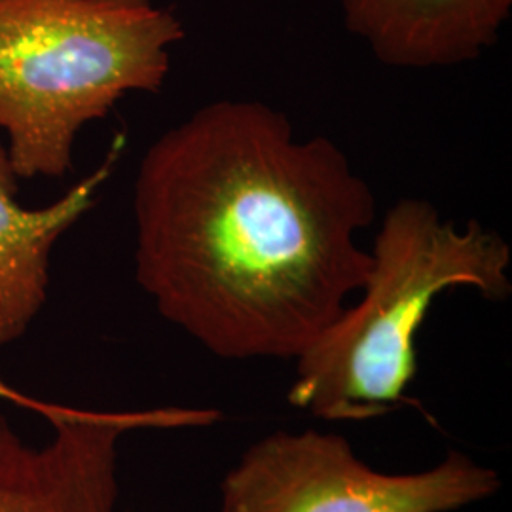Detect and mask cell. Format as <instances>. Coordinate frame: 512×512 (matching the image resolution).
I'll list each match as a JSON object with an SVG mask.
<instances>
[{
	"mask_svg": "<svg viewBox=\"0 0 512 512\" xmlns=\"http://www.w3.org/2000/svg\"><path fill=\"white\" fill-rule=\"evenodd\" d=\"M135 275L160 315L220 359H293L363 287L370 184L325 135L262 101L219 99L148 147Z\"/></svg>",
	"mask_w": 512,
	"mask_h": 512,
	"instance_id": "cell-1",
	"label": "cell"
},
{
	"mask_svg": "<svg viewBox=\"0 0 512 512\" xmlns=\"http://www.w3.org/2000/svg\"><path fill=\"white\" fill-rule=\"evenodd\" d=\"M370 251L359 300L296 359L289 403L330 421L378 418L418 376V334L440 294L512 291L511 245L478 220L459 226L427 200L393 203Z\"/></svg>",
	"mask_w": 512,
	"mask_h": 512,
	"instance_id": "cell-2",
	"label": "cell"
},
{
	"mask_svg": "<svg viewBox=\"0 0 512 512\" xmlns=\"http://www.w3.org/2000/svg\"><path fill=\"white\" fill-rule=\"evenodd\" d=\"M183 38L154 0H0V129L18 179L63 177L80 129L160 92Z\"/></svg>",
	"mask_w": 512,
	"mask_h": 512,
	"instance_id": "cell-3",
	"label": "cell"
},
{
	"mask_svg": "<svg viewBox=\"0 0 512 512\" xmlns=\"http://www.w3.org/2000/svg\"><path fill=\"white\" fill-rule=\"evenodd\" d=\"M492 467L452 450L431 469L382 473L348 440L306 429L251 444L220 486V512H454L494 497Z\"/></svg>",
	"mask_w": 512,
	"mask_h": 512,
	"instance_id": "cell-4",
	"label": "cell"
},
{
	"mask_svg": "<svg viewBox=\"0 0 512 512\" xmlns=\"http://www.w3.org/2000/svg\"><path fill=\"white\" fill-rule=\"evenodd\" d=\"M18 399L50 420L54 437L31 446L0 416V512H114L124 435L219 420V412L196 408L118 412Z\"/></svg>",
	"mask_w": 512,
	"mask_h": 512,
	"instance_id": "cell-5",
	"label": "cell"
},
{
	"mask_svg": "<svg viewBox=\"0 0 512 512\" xmlns=\"http://www.w3.org/2000/svg\"><path fill=\"white\" fill-rule=\"evenodd\" d=\"M344 23L393 69H448L492 48L512 0H340Z\"/></svg>",
	"mask_w": 512,
	"mask_h": 512,
	"instance_id": "cell-6",
	"label": "cell"
},
{
	"mask_svg": "<svg viewBox=\"0 0 512 512\" xmlns=\"http://www.w3.org/2000/svg\"><path fill=\"white\" fill-rule=\"evenodd\" d=\"M122 148L124 137H118L105 162L61 200L44 209H25L16 202L18 175L8 148L0 145V346L18 342L37 319L48 298L52 249L92 209Z\"/></svg>",
	"mask_w": 512,
	"mask_h": 512,
	"instance_id": "cell-7",
	"label": "cell"
}]
</instances>
